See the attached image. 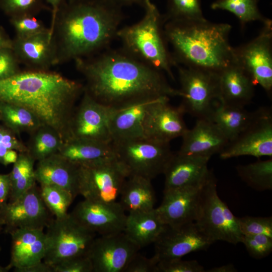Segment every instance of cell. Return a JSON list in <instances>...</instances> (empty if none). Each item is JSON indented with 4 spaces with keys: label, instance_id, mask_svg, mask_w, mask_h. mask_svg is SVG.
Here are the masks:
<instances>
[{
    "label": "cell",
    "instance_id": "6da1fadb",
    "mask_svg": "<svg viewBox=\"0 0 272 272\" xmlns=\"http://www.w3.org/2000/svg\"><path fill=\"white\" fill-rule=\"evenodd\" d=\"M88 82L87 93L113 110L143 101L179 96L163 73L138 59L122 48L107 50L89 61L77 59Z\"/></svg>",
    "mask_w": 272,
    "mask_h": 272
},
{
    "label": "cell",
    "instance_id": "7a4b0ae2",
    "mask_svg": "<svg viewBox=\"0 0 272 272\" xmlns=\"http://www.w3.org/2000/svg\"><path fill=\"white\" fill-rule=\"evenodd\" d=\"M163 32L175 63L219 73L236 62L235 48L229 42L231 26L205 18L164 20Z\"/></svg>",
    "mask_w": 272,
    "mask_h": 272
},
{
    "label": "cell",
    "instance_id": "3957f363",
    "mask_svg": "<svg viewBox=\"0 0 272 272\" xmlns=\"http://www.w3.org/2000/svg\"><path fill=\"white\" fill-rule=\"evenodd\" d=\"M80 89L79 84L57 74L17 73L0 80V103L23 107L39 122L58 128Z\"/></svg>",
    "mask_w": 272,
    "mask_h": 272
},
{
    "label": "cell",
    "instance_id": "277c9868",
    "mask_svg": "<svg viewBox=\"0 0 272 272\" xmlns=\"http://www.w3.org/2000/svg\"><path fill=\"white\" fill-rule=\"evenodd\" d=\"M112 2L81 4L66 14L60 27L63 54L81 58L107 47L115 38L122 21Z\"/></svg>",
    "mask_w": 272,
    "mask_h": 272
},
{
    "label": "cell",
    "instance_id": "5b68a950",
    "mask_svg": "<svg viewBox=\"0 0 272 272\" xmlns=\"http://www.w3.org/2000/svg\"><path fill=\"white\" fill-rule=\"evenodd\" d=\"M145 12L137 23L119 28L116 38L124 51L138 59L175 79V66L163 32L164 18L151 0L143 2Z\"/></svg>",
    "mask_w": 272,
    "mask_h": 272
},
{
    "label": "cell",
    "instance_id": "8992f818",
    "mask_svg": "<svg viewBox=\"0 0 272 272\" xmlns=\"http://www.w3.org/2000/svg\"><path fill=\"white\" fill-rule=\"evenodd\" d=\"M43 261L52 268L69 260L89 256L95 234L68 214L53 219L47 227Z\"/></svg>",
    "mask_w": 272,
    "mask_h": 272
},
{
    "label": "cell",
    "instance_id": "52a82bcc",
    "mask_svg": "<svg viewBox=\"0 0 272 272\" xmlns=\"http://www.w3.org/2000/svg\"><path fill=\"white\" fill-rule=\"evenodd\" d=\"M194 222L213 243L223 241L236 244L241 242L238 218L219 197L216 180L211 172L201 188Z\"/></svg>",
    "mask_w": 272,
    "mask_h": 272
},
{
    "label": "cell",
    "instance_id": "ba28073f",
    "mask_svg": "<svg viewBox=\"0 0 272 272\" xmlns=\"http://www.w3.org/2000/svg\"><path fill=\"white\" fill-rule=\"evenodd\" d=\"M115 156L129 176L153 179L163 174L173 154L170 143L141 137L113 141Z\"/></svg>",
    "mask_w": 272,
    "mask_h": 272
},
{
    "label": "cell",
    "instance_id": "9c48e42d",
    "mask_svg": "<svg viewBox=\"0 0 272 272\" xmlns=\"http://www.w3.org/2000/svg\"><path fill=\"white\" fill-rule=\"evenodd\" d=\"M181 106L185 113L208 118L219 101L218 73L176 64Z\"/></svg>",
    "mask_w": 272,
    "mask_h": 272
},
{
    "label": "cell",
    "instance_id": "30bf717a",
    "mask_svg": "<svg viewBox=\"0 0 272 272\" xmlns=\"http://www.w3.org/2000/svg\"><path fill=\"white\" fill-rule=\"evenodd\" d=\"M128 176L116 158L79 166V193L91 201L116 202Z\"/></svg>",
    "mask_w": 272,
    "mask_h": 272
},
{
    "label": "cell",
    "instance_id": "8fae6325",
    "mask_svg": "<svg viewBox=\"0 0 272 272\" xmlns=\"http://www.w3.org/2000/svg\"><path fill=\"white\" fill-rule=\"evenodd\" d=\"M235 48L236 61L269 95L272 91V23H263L259 34Z\"/></svg>",
    "mask_w": 272,
    "mask_h": 272
},
{
    "label": "cell",
    "instance_id": "7c38bea8",
    "mask_svg": "<svg viewBox=\"0 0 272 272\" xmlns=\"http://www.w3.org/2000/svg\"><path fill=\"white\" fill-rule=\"evenodd\" d=\"M35 185L17 199L0 206V224L9 233L19 229L43 230L52 220Z\"/></svg>",
    "mask_w": 272,
    "mask_h": 272
},
{
    "label": "cell",
    "instance_id": "4fadbf2b",
    "mask_svg": "<svg viewBox=\"0 0 272 272\" xmlns=\"http://www.w3.org/2000/svg\"><path fill=\"white\" fill-rule=\"evenodd\" d=\"M222 159L242 156L272 157V113L261 107L254 120L219 153Z\"/></svg>",
    "mask_w": 272,
    "mask_h": 272
},
{
    "label": "cell",
    "instance_id": "5bb4252c",
    "mask_svg": "<svg viewBox=\"0 0 272 272\" xmlns=\"http://www.w3.org/2000/svg\"><path fill=\"white\" fill-rule=\"evenodd\" d=\"M140 248L124 232L95 238L89 256L93 272H124Z\"/></svg>",
    "mask_w": 272,
    "mask_h": 272
},
{
    "label": "cell",
    "instance_id": "9a60e30c",
    "mask_svg": "<svg viewBox=\"0 0 272 272\" xmlns=\"http://www.w3.org/2000/svg\"><path fill=\"white\" fill-rule=\"evenodd\" d=\"M154 243V255L160 261L182 258L206 250L213 243L192 222L174 227L166 226Z\"/></svg>",
    "mask_w": 272,
    "mask_h": 272
},
{
    "label": "cell",
    "instance_id": "2e32d148",
    "mask_svg": "<svg viewBox=\"0 0 272 272\" xmlns=\"http://www.w3.org/2000/svg\"><path fill=\"white\" fill-rule=\"evenodd\" d=\"M169 98H158L148 107L143 121L144 137L170 143L182 137L188 129L183 119L184 110L181 106L171 105Z\"/></svg>",
    "mask_w": 272,
    "mask_h": 272
},
{
    "label": "cell",
    "instance_id": "e0dca14e",
    "mask_svg": "<svg viewBox=\"0 0 272 272\" xmlns=\"http://www.w3.org/2000/svg\"><path fill=\"white\" fill-rule=\"evenodd\" d=\"M70 214L82 225L100 235L123 232L127 216L118 201L105 203L85 199Z\"/></svg>",
    "mask_w": 272,
    "mask_h": 272
},
{
    "label": "cell",
    "instance_id": "ac0fdd59",
    "mask_svg": "<svg viewBox=\"0 0 272 272\" xmlns=\"http://www.w3.org/2000/svg\"><path fill=\"white\" fill-rule=\"evenodd\" d=\"M203 183L163 191L162 202L155 210L165 225L174 227L195 221Z\"/></svg>",
    "mask_w": 272,
    "mask_h": 272
},
{
    "label": "cell",
    "instance_id": "d6986e66",
    "mask_svg": "<svg viewBox=\"0 0 272 272\" xmlns=\"http://www.w3.org/2000/svg\"><path fill=\"white\" fill-rule=\"evenodd\" d=\"M210 158L173 153L163 173L164 191L202 185L211 172L208 168Z\"/></svg>",
    "mask_w": 272,
    "mask_h": 272
},
{
    "label": "cell",
    "instance_id": "ffe728a7",
    "mask_svg": "<svg viewBox=\"0 0 272 272\" xmlns=\"http://www.w3.org/2000/svg\"><path fill=\"white\" fill-rule=\"evenodd\" d=\"M111 110L87 93L74 120L73 138L112 143L109 125Z\"/></svg>",
    "mask_w": 272,
    "mask_h": 272
},
{
    "label": "cell",
    "instance_id": "44dd1931",
    "mask_svg": "<svg viewBox=\"0 0 272 272\" xmlns=\"http://www.w3.org/2000/svg\"><path fill=\"white\" fill-rule=\"evenodd\" d=\"M182 142L178 153L211 158L220 153L229 141L209 118L197 119L191 129L182 137Z\"/></svg>",
    "mask_w": 272,
    "mask_h": 272
},
{
    "label": "cell",
    "instance_id": "7402d4cb",
    "mask_svg": "<svg viewBox=\"0 0 272 272\" xmlns=\"http://www.w3.org/2000/svg\"><path fill=\"white\" fill-rule=\"evenodd\" d=\"M219 101L227 105L243 107L254 96V81L237 61L218 73Z\"/></svg>",
    "mask_w": 272,
    "mask_h": 272
},
{
    "label": "cell",
    "instance_id": "603a6c76",
    "mask_svg": "<svg viewBox=\"0 0 272 272\" xmlns=\"http://www.w3.org/2000/svg\"><path fill=\"white\" fill-rule=\"evenodd\" d=\"M12 237L11 262L16 271L43 261L45 251L43 230L19 229L10 233Z\"/></svg>",
    "mask_w": 272,
    "mask_h": 272
},
{
    "label": "cell",
    "instance_id": "cb8c5ba5",
    "mask_svg": "<svg viewBox=\"0 0 272 272\" xmlns=\"http://www.w3.org/2000/svg\"><path fill=\"white\" fill-rule=\"evenodd\" d=\"M35 176L40 185L62 188L71 193L75 198L79 194V166L61 156L50 155L39 160Z\"/></svg>",
    "mask_w": 272,
    "mask_h": 272
},
{
    "label": "cell",
    "instance_id": "d4e9b609",
    "mask_svg": "<svg viewBox=\"0 0 272 272\" xmlns=\"http://www.w3.org/2000/svg\"><path fill=\"white\" fill-rule=\"evenodd\" d=\"M157 99L143 101L119 109H111L109 125L112 142L144 137L143 121L146 111Z\"/></svg>",
    "mask_w": 272,
    "mask_h": 272
},
{
    "label": "cell",
    "instance_id": "484cf974",
    "mask_svg": "<svg viewBox=\"0 0 272 272\" xmlns=\"http://www.w3.org/2000/svg\"><path fill=\"white\" fill-rule=\"evenodd\" d=\"M166 226L155 208L149 211L128 213L123 232L132 242L142 248L155 243Z\"/></svg>",
    "mask_w": 272,
    "mask_h": 272
},
{
    "label": "cell",
    "instance_id": "4316f807",
    "mask_svg": "<svg viewBox=\"0 0 272 272\" xmlns=\"http://www.w3.org/2000/svg\"><path fill=\"white\" fill-rule=\"evenodd\" d=\"M13 50L22 60L38 66H47L56 59L50 30L27 37H17Z\"/></svg>",
    "mask_w": 272,
    "mask_h": 272
},
{
    "label": "cell",
    "instance_id": "83f0119b",
    "mask_svg": "<svg viewBox=\"0 0 272 272\" xmlns=\"http://www.w3.org/2000/svg\"><path fill=\"white\" fill-rule=\"evenodd\" d=\"M78 166L116 158L112 143L73 138L60 155Z\"/></svg>",
    "mask_w": 272,
    "mask_h": 272
},
{
    "label": "cell",
    "instance_id": "f1b7e54d",
    "mask_svg": "<svg viewBox=\"0 0 272 272\" xmlns=\"http://www.w3.org/2000/svg\"><path fill=\"white\" fill-rule=\"evenodd\" d=\"M258 112L259 109L251 112L245 107L231 106L219 101L208 118L216 125L229 143L250 125Z\"/></svg>",
    "mask_w": 272,
    "mask_h": 272
},
{
    "label": "cell",
    "instance_id": "f546056e",
    "mask_svg": "<svg viewBox=\"0 0 272 272\" xmlns=\"http://www.w3.org/2000/svg\"><path fill=\"white\" fill-rule=\"evenodd\" d=\"M120 196L118 202L128 214L155 209L156 197L151 179L139 176H128Z\"/></svg>",
    "mask_w": 272,
    "mask_h": 272
},
{
    "label": "cell",
    "instance_id": "4dcf8cb0",
    "mask_svg": "<svg viewBox=\"0 0 272 272\" xmlns=\"http://www.w3.org/2000/svg\"><path fill=\"white\" fill-rule=\"evenodd\" d=\"M11 188L10 201L15 200L35 185L33 159L26 155L18 156L9 174Z\"/></svg>",
    "mask_w": 272,
    "mask_h": 272
},
{
    "label": "cell",
    "instance_id": "1f68e13d",
    "mask_svg": "<svg viewBox=\"0 0 272 272\" xmlns=\"http://www.w3.org/2000/svg\"><path fill=\"white\" fill-rule=\"evenodd\" d=\"M239 176L249 186L258 191L272 189V159L238 165Z\"/></svg>",
    "mask_w": 272,
    "mask_h": 272
},
{
    "label": "cell",
    "instance_id": "d6a6232c",
    "mask_svg": "<svg viewBox=\"0 0 272 272\" xmlns=\"http://www.w3.org/2000/svg\"><path fill=\"white\" fill-rule=\"evenodd\" d=\"M211 8L232 13L242 24L256 21L263 24L269 20L259 12L257 0H217L212 4Z\"/></svg>",
    "mask_w": 272,
    "mask_h": 272
},
{
    "label": "cell",
    "instance_id": "836d02e7",
    "mask_svg": "<svg viewBox=\"0 0 272 272\" xmlns=\"http://www.w3.org/2000/svg\"><path fill=\"white\" fill-rule=\"evenodd\" d=\"M42 199L55 219H61L69 213L67 210L75 197L69 191L57 186L40 185Z\"/></svg>",
    "mask_w": 272,
    "mask_h": 272
},
{
    "label": "cell",
    "instance_id": "e575fe53",
    "mask_svg": "<svg viewBox=\"0 0 272 272\" xmlns=\"http://www.w3.org/2000/svg\"><path fill=\"white\" fill-rule=\"evenodd\" d=\"M164 20H194L205 19L199 0H169V9Z\"/></svg>",
    "mask_w": 272,
    "mask_h": 272
},
{
    "label": "cell",
    "instance_id": "d590c367",
    "mask_svg": "<svg viewBox=\"0 0 272 272\" xmlns=\"http://www.w3.org/2000/svg\"><path fill=\"white\" fill-rule=\"evenodd\" d=\"M0 113L6 122L14 127H31L39 120L29 110L14 105L0 103Z\"/></svg>",
    "mask_w": 272,
    "mask_h": 272
},
{
    "label": "cell",
    "instance_id": "8d00e7d4",
    "mask_svg": "<svg viewBox=\"0 0 272 272\" xmlns=\"http://www.w3.org/2000/svg\"><path fill=\"white\" fill-rule=\"evenodd\" d=\"M242 235L264 234L272 237V218L245 216L238 218Z\"/></svg>",
    "mask_w": 272,
    "mask_h": 272
},
{
    "label": "cell",
    "instance_id": "74e56055",
    "mask_svg": "<svg viewBox=\"0 0 272 272\" xmlns=\"http://www.w3.org/2000/svg\"><path fill=\"white\" fill-rule=\"evenodd\" d=\"M241 242L255 258H262L270 254L272 250V237L264 234L242 235Z\"/></svg>",
    "mask_w": 272,
    "mask_h": 272
},
{
    "label": "cell",
    "instance_id": "f35d334b",
    "mask_svg": "<svg viewBox=\"0 0 272 272\" xmlns=\"http://www.w3.org/2000/svg\"><path fill=\"white\" fill-rule=\"evenodd\" d=\"M12 23L17 37H27L49 31L41 22L31 16L23 15L15 18Z\"/></svg>",
    "mask_w": 272,
    "mask_h": 272
},
{
    "label": "cell",
    "instance_id": "ab89813d",
    "mask_svg": "<svg viewBox=\"0 0 272 272\" xmlns=\"http://www.w3.org/2000/svg\"><path fill=\"white\" fill-rule=\"evenodd\" d=\"M203 267L196 260H183L181 258L159 261L157 272H203Z\"/></svg>",
    "mask_w": 272,
    "mask_h": 272
},
{
    "label": "cell",
    "instance_id": "60d3db41",
    "mask_svg": "<svg viewBox=\"0 0 272 272\" xmlns=\"http://www.w3.org/2000/svg\"><path fill=\"white\" fill-rule=\"evenodd\" d=\"M58 146V140L52 133L47 131L39 133L35 139L34 156L39 160L51 155Z\"/></svg>",
    "mask_w": 272,
    "mask_h": 272
},
{
    "label": "cell",
    "instance_id": "b9f144b4",
    "mask_svg": "<svg viewBox=\"0 0 272 272\" xmlns=\"http://www.w3.org/2000/svg\"><path fill=\"white\" fill-rule=\"evenodd\" d=\"M158 258L147 257L138 252L131 259L124 272H157Z\"/></svg>",
    "mask_w": 272,
    "mask_h": 272
},
{
    "label": "cell",
    "instance_id": "7bdbcfd3",
    "mask_svg": "<svg viewBox=\"0 0 272 272\" xmlns=\"http://www.w3.org/2000/svg\"><path fill=\"white\" fill-rule=\"evenodd\" d=\"M53 272H93L89 256L75 258L53 267Z\"/></svg>",
    "mask_w": 272,
    "mask_h": 272
},
{
    "label": "cell",
    "instance_id": "ee69618b",
    "mask_svg": "<svg viewBox=\"0 0 272 272\" xmlns=\"http://www.w3.org/2000/svg\"><path fill=\"white\" fill-rule=\"evenodd\" d=\"M12 50H0V80L7 78L18 73L16 59Z\"/></svg>",
    "mask_w": 272,
    "mask_h": 272
},
{
    "label": "cell",
    "instance_id": "f6af8a7d",
    "mask_svg": "<svg viewBox=\"0 0 272 272\" xmlns=\"http://www.w3.org/2000/svg\"><path fill=\"white\" fill-rule=\"evenodd\" d=\"M21 145L9 132L0 128V162L3 163L5 154L10 150H20Z\"/></svg>",
    "mask_w": 272,
    "mask_h": 272
},
{
    "label": "cell",
    "instance_id": "bcb514c9",
    "mask_svg": "<svg viewBox=\"0 0 272 272\" xmlns=\"http://www.w3.org/2000/svg\"><path fill=\"white\" fill-rule=\"evenodd\" d=\"M36 0H4L6 9L10 12H23L31 8Z\"/></svg>",
    "mask_w": 272,
    "mask_h": 272
},
{
    "label": "cell",
    "instance_id": "7dc6e473",
    "mask_svg": "<svg viewBox=\"0 0 272 272\" xmlns=\"http://www.w3.org/2000/svg\"><path fill=\"white\" fill-rule=\"evenodd\" d=\"M11 188L9 174H0V206L5 203Z\"/></svg>",
    "mask_w": 272,
    "mask_h": 272
},
{
    "label": "cell",
    "instance_id": "c3c4849f",
    "mask_svg": "<svg viewBox=\"0 0 272 272\" xmlns=\"http://www.w3.org/2000/svg\"><path fill=\"white\" fill-rule=\"evenodd\" d=\"M17 272H53V269L43 261L30 267L19 269Z\"/></svg>",
    "mask_w": 272,
    "mask_h": 272
},
{
    "label": "cell",
    "instance_id": "681fc988",
    "mask_svg": "<svg viewBox=\"0 0 272 272\" xmlns=\"http://www.w3.org/2000/svg\"><path fill=\"white\" fill-rule=\"evenodd\" d=\"M14 42L0 30V50L11 49L13 50Z\"/></svg>",
    "mask_w": 272,
    "mask_h": 272
},
{
    "label": "cell",
    "instance_id": "f907efd6",
    "mask_svg": "<svg viewBox=\"0 0 272 272\" xmlns=\"http://www.w3.org/2000/svg\"><path fill=\"white\" fill-rule=\"evenodd\" d=\"M18 157L17 153L14 150H9L4 156L3 164L7 165L10 163H14Z\"/></svg>",
    "mask_w": 272,
    "mask_h": 272
},
{
    "label": "cell",
    "instance_id": "816d5d0a",
    "mask_svg": "<svg viewBox=\"0 0 272 272\" xmlns=\"http://www.w3.org/2000/svg\"><path fill=\"white\" fill-rule=\"evenodd\" d=\"M237 269L232 264H228L213 267L206 271L208 272H235Z\"/></svg>",
    "mask_w": 272,
    "mask_h": 272
},
{
    "label": "cell",
    "instance_id": "f5cc1de1",
    "mask_svg": "<svg viewBox=\"0 0 272 272\" xmlns=\"http://www.w3.org/2000/svg\"><path fill=\"white\" fill-rule=\"evenodd\" d=\"M47 1L52 6L54 14L60 3V0H47Z\"/></svg>",
    "mask_w": 272,
    "mask_h": 272
},
{
    "label": "cell",
    "instance_id": "db71d44e",
    "mask_svg": "<svg viewBox=\"0 0 272 272\" xmlns=\"http://www.w3.org/2000/svg\"><path fill=\"white\" fill-rule=\"evenodd\" d=\"M119 2H122L124 3H133V2H138L143 1L144 2V0H116Z\"/></svg>",
    "mask_w": 272,
    "mask_h": 272
},
{
    "label": "cell",
    "instance_id": "11a10c76",
    "mask_svg": "<svg viewBox=\"0 0 272 272\" xmlns=\"http://www.w3.org/2000/svg\"><path fill=\"white\" fill-rule=\"evenodd\" d=\"M11 267L8 265V266L4 267L0 265V272H6L9 270Z\"/></svg>",
    "mask_w": 272,
    "mask_h": 272
},
{
    "label": "cell",
    "instance_id": "9f6ffc18",
    "mask_svg": "<svg viewBox=\"0 0 272 272\" xmlns=\"http://www.w3.org/2000/svg\"><path fill=\"white\" fill-rule=\"evenodd\" d=\"M0 116H1V114H0ZM1 117V116H0Z\"/></svg>",
    "mask_w": 272,
    "mask_h": 272
}]
</instances>
